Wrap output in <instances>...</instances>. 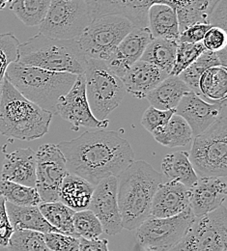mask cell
<instances>
[{
  "instance_id": "cell-42",
  "label": "cell",
  "mask_w": 227,
  "mask_h": 251,
  "mask_svg": "<svg viewBox=\"0 0 227 251\" xmlns=\"http://www.w3.org/2000/svg\"><path fill=\"white\" fill-rule=\"evenodd\" d=\"M227 0H217L213 5L208 17V24L212 26L222 27L227 30Z\"/></svg>"
},
{
  "instance_id": "cell-7",
  "label": "cell",
  "mask_w": 227,
  "mask_h": 251,
  "mask_svg": "<svg viewBox=\"0 0 227 251\" xmlns=\"http://www.w3.org/2000/svg\"><path fill=\"white\" fill-rule=\"evenodd\" d=\"M86 97L93 115L99 120L107 119L126 96L124 83L103 60L87 58L84 72Z\"/></svg>"
},
{
  "instance_id": "cell-11",
  "label": "cell",
  "mask_w": 227,
  "mask_h": 251,
  "mask_svg": "<svg viewBox=\"0 0 227 251\" xmlns=\"http://www.w3.org/2000/svg\"><path fill=\"white\" fill-rule=\"evenodd\" d=\"M172 251H227V203L195 217L185 237Z\"/></svg>"
},
{
  "instance_id": "cell-6",
  "label": "cell",
  "mask_w": 227,
  "mask_h": 251,
  "mask_svg": "<svg viewBox=\"0 0 227 251\" xmlns=\"http://www.w3.org/2000/svg\"><path fill=\"white\" fill-rule=\"evenodd\" d=\"M190 160L198 177L227 175V110L195 135Z\"/></svg>"
},
{
  "instance_id": "cell-26",
  "label": "cell",
  "mask_w": 227,
  "mask_h": 251,
  "mask_svg": "<svg viewBox=\"0 0 227 251\" xmlns=\"http://www.w3.org/2000/svg\"><path fill=\"white\" fill-rule=\"evenodd\" d=\"M201 98L209 102L222 101L227 97V69L217 65L206 69L198 82Z\"/></svg>"
},
{
  "instance_id": "cell-3",
  "label": "cell",
  "mask_w": 227,
  "mask_h": 251,
  "mask_svg": "<svg viewBox=\"0 0 227 251\" xmlns=\"http://www.w3.org/2000/svg\"><path fill=\"white\" fill-rule=\"evenodd\" d=\"M52 114L27 100L4 77L0 91V133L32 141L48 133Z\"/></svg>"
},
{
  "instance_id": "cell-16",
  "label": "cell",
  "mask_w": 227,
  "mask_h": 251,
  "mask_svg": "<svg viewBox=\"0 0 227 251\" xmlns=\"http://www.w3.org/2000/svg\"><path fill=\"white\" fill-rule=\"evenodd\" d=\"M152 39L147 26H133L104 62L115 75L122 77L130 66L140 59Z\"/></svg>"
},
{
  "instance_id": "cell-45",
  "label": "cell",
  "mask_w": 227,
  "mask_h": 251,
  "mask_svg": "<svg viewBox=\"0 0 227 251\" xmlns=\"http://www.w3.org/2000/svg\"><path fill=\"white\" fill-rule=\"evenodd\" d=\"M8 5V2L6 0H0V10H3Z\"/></svg>"
},
{
  "instance_id": "cell-30",
  "label": "cell",
  "mask_w": 227,
  "mask_h": 251,
  "mask_svg": "<svg viewBox=\"0 0 227 251\" xmlns=\"http://www.w3.org/2000/svg\"><path fill=\"white\" fill-rule=\"evenodd\" d=\"M51 0H12L10 10L27 26H38L45 19Z\"/></svg>"
},
{
  "instance_id": "cell-10",
  "label": "cell",
  "mask_w": 227,
  "mask_h": 251,
  "mask_svg": "<svg viewBox=\"0 0 227 251\" xmlns=\"http://www.w3.org/2000/svg\"><path fill=\"white\" fill-rule=\"evenodd\" d=\"M195 218L190 206L173 217L148 218L135 229V248L142 251H172L185 237Z\"/></svg>"
},
{
  "instance_id": "cell-20",
  "label": "cell",
  "mask_w": 227,
  "mask_h": 251,
  "mask_svg": "<svg viewBox=\"0 0 227 251\" xmlns=\"http://www.w3.org/2000/svg\"><path fill=\"white\" fill-rule=\"evenodd\" d=\"M1 178L35 188L36 153L31 148H25L6 154L2 164Z\"/></svg>"
},
{
  "instance_id": "cell-5",
  "label": "cell",
  "mask_w": 227,
  "mask_h": 251,
  "mask_svg": "<svg viewBox=\"0 0 227 251\" xmlns=\"http://www.w3.org/2000/svg\"><path fill=\"white\" fill-rule=\"evenodd\" d=\"M19 62L53 72L84 74L87 66L78 40L37 34L19 46Z\"/></svg>"
},
{
  "instance_id": "cell-8",
  "label": "cell",
  "mask_w": 227,
  "mask_h": 251,
  "mask_svg": "<svg viewBox=\"0 0 227 251\" xmlns=\"http://www.w3.org/2000/svg\"><path fill=\"white\" fill-rule=\"evenodd\" d=\"M133 26L123 15H101L84 29L78 42L87 58L105 61Z\"/></svg>"
},
{
  "instance_id": "cell-9",
  "label": "cell",
  "mask_w": 227,
  "mask_h": 251,
  "mask_svg": "<svg viewBox=\"0 0 227 251\" xmlns=\"http://www.w3.org/2000/svg\"><path fill=\"white\" fill-rule=\"evenodd\" d=\"M94 20L85 0H51L39 33L57 39L78 40Z\"/></svg>"
},
{
  "instance_id": "cell-29",
  "label": "cell",
  "mask_w": 227,
  "mask_h": 251,
  "mask_svg": "<svg viewBox=\"0 0 227 251\" xmlns=\"http://www.w3.org/2000/svg\"><path fill=\"white\" fill-rule=\"evenodd\" d=\"M38 207L50 225L63 234L79 238L74 227V210L66 206L61 201L42 202Z\"/></svg>"
},
{
  "instance_id": "cell-38",
  "label": "cell",
  "mask_w": 227,
  "mask_h": 251,
  "mask_svg": "<svg viewBox=\"0 0 227 251\" xmlns=\"http://www.w3.org/2000/svg\"><path fill=\"white\" fill-rule=\"evenodd\" d=\"M45 242L49 251H77L79 246L77 237L60 232L46 233Z\"/></svg>"
},
{
  "instance_id": "cell-39",
  "label": "cell",
  "mask_w": 227,
  "mask_h": 251,
  "mask_svg": "<svg viewBox=\"0 0 227 251\" xmlns=\"http://www.w3.org/2000/svg\"><path fill=\"white\" fill-rule=\"evenodd\" d=\"M206 50L217 52L227 47V32L226 29L218 26H212L206 32L201 41Z\"/></svg>"
},
{
  "instance_id": "cell-23",
  "label": "cell",
  "mask_w": 227,
  "mask_h": 251,
  "mask_svg": "<svg viewBox=\"0 0 227 251\" xmlns=\"http://www.w3.org/2000/svg\"><path fill=\"white\" fill-rule=\"evenodd\" d=\"M191 89L179 77L168 75L153 90L146 95L145 99L150 104L158 109H175L182 97Z\"/></svg>"
},
{
  "instance_id": "cell-46",
  "label": "cell",
  "mask_w": 227,
  "mask_h": 251,
  "mask_svg": "<svg viewBox=\"0 0 227 251\" xmlns=\"http://www.w3.org/2000/svg\"><path fill=\"white\" fill-rule=\"evenodd\" d=\"M6 1H7V2H8V5H9V4H10V3H11V2H12V0H6Z\"/></svg>"
},
{
  "instance_id": "cell-1",
  "label": "cell",
  "mask_w": 227,
  "mask_h": 251,
  "mask_svg": "<svg viewBox=\"0 0 227 251\" xmlns=\"http://www.w3.org/2000/svg\"><path fill=\"white\" fill-rule=\"evenodd\" d=\"M69 172L96 186L102 179L118 176L134 160L130 142L117 131L99 128L57 144Z\"/></svg>"
},
{
  "instance_id": "cell-40",
  "label": "cell",
  "mask_w": 227,
  "mask_h": 251,
  "mask_svg": "<svg viewBox=\"0 0 227 251\" xmlns=\"http://www.w3.org/2000/svg\"><path fill=\"white\" fill-rule=\"evenodd\" d=\"M211 25L206 23H195L180 32L179 42L182 43H198L201 42L210 28Z\"/></svg>"
},
{
  "instance_id": "cell-14",
  "label": "cell",
  "mask_w": 227,
  "mask_h": 251,
  "mask_svg": "<svg viewBox=\"0 0 227 251\" xmlns=\"http://www.w3.org/2000/svg\"><path fill=\"white\" fill-rule=\"evenodd\" d=\"M88 209L97 217L104 233L109 236L123 230L117 198V177L109 176L95 186Z\"/></svg>"
},
{
  "instance_id": "cell-22",
  "label": "cell",
  "mask_w": 227,
  "mask_h": 251,
  "mask_svg": "<svg viewBox=\"0 0 227 251\" xmlns=\"http://www.w3.org/2000/svg\"><path fill=\"white\" fill-rule=\"evenodd\" d=\"M95 186L85 179L69 172L59 189V201L75 212L89 207Z\"/></svg>"
},
{
  "instance_id": "cell-17",
  "label": "cell",
  "mask_w": 227,
  "mask_h": 251,
  "mask_svg": "<svg viewBox=\"0 0 227 251\" xmlns=\"http://www.w3.org/2000/svg\"><path fill=\"white\" fill-rule=\"evenodd\" d=\"M190 190V207L195 217L205 215L227 201V176L198 177Z\"/></svg>"
},
{
  "instance_id": "cell-28",
  "label": "cell",
  "mask_w": 227,
  "mask_h": 251,
  "mask_svg": "<svg viewBox=\"0 0 227 251\" xmlns=\"http://www.w3.org/2000/svg\"><path fill=\"white\" fill-rule=\"evenodd\" d=\"M178 43V41L164 38H153L140 59L157 66L169 75L175 61Z\"/></svg>"
},
{
  "instance_id": "cell-37",
  "label": "cell",
  "mask_w": 227,
  "mask_h": 251,
  "mask_svg": "<svg viewBox=\"0 0 227 251\" xmlns=\"http://www.w3.org/2000/svg\"><path fill=\"white\" fill-rule=\"evenodd\" d=\"M174 113L175 109L162 110L150 105L142 115L141 125L152 134L164 127Z\"/></svg>"
},
{
  "instance_id": "cell-41",
  "label": "cell",
  "mask_w": 227,
  "mask_h": 251,
  "mask_svg": "<svg viewBox=\"0 0 227 251\" xmlns=\"http://www.w3.org/2000/svg\"><path fill=\"white\" fill-rule=\"evenodd\" d=\"M13 232L14 228L6 210V200L0 195V250H5Z\"/></svg>"
},
{
  "instance_id": "cell-34",
  "label": "cell",
  "mask_w": 227,
  "mask_h": 251,
  "mask_svg": "<svg viewBox=\"0 0 227 251\" xmlns=\"http://www.w3.org/2000/svg\"><path fill=\"white\" fill-rule=\"evenodd\" d=\"M206 50L202 42L198 43H182L179 42L176 50L175 61L169 75H179L192 63Z\"/></svg>"
},
{
  "instance_id": "cell-32",
  "label": "cell",
  "mask_w": 227,
  "mask_h": 251,
  "mask_svg": "<svg viewBox=\"0 0 227 251\" xmlns=\"http://www.w3.org/2000/svg\"><path fill=\"white\" fill-rule=\"evenodd\" d=\"M217 65H221L217 53L205 50L203 53L200 54V56L195 62L192 63L186 70H184L179 75V77L188 85L191 91L201 97L198 87L199 78L206 69Z\"/></svg>"
},
{
  "instance_id": "cell-43",
  "label": "cell",
  "mask_w": 227,
  "mask_h": 251,
  "mask_svg": "<svg viewBox=\"0 0 227 251\" xmlns=\"http://www.w3.org/2000/svg\"><path fill=\"white\" fill-rule=\"evenodd\" d=\"M79 251H108V241L95 239H85L83 237L78 238Z\"/></svg>"
},
{
  "instance_id": "cell-24",
  "label": "cell",
  "mask_w": 227,
  "mask_h": 251,
  "mask_svg": "<svg viewBox=\"0 0 227 251\" xmlns=\"http://www.w3.org/2000/svg\"><path fill=\"white\" fill-rule=\"evenodd\" d=\"M6 210L14 230L28 229L44 234L50 232H60L45 219L38 205L18 206L6 201Z\"/></svg>"
},
{
  "instance_id": "cell-36",
  "label": "cell",
  "mask_w": 227,
  "mask_h": 251,
  "mask_svg": "<svg viewBox=\"0 0 227 251\" xmlns=\"http://www.w3.org/2000/svg\"><path fill=\"white\" fill-rule=\"evenodd\" d=\"M20 44L13 33L0 34V91L8 66L18 61Z\"/></svg>"
},
{
  "instance_id": "cell-21",
  "label": "cell",
  "mask_w": 227,
  "mask_h": 251,
  "mask_svg": "<svg viewBox=\"0 0 227 251\" xmlns=\"http://www.w3.org/2000/svg\"><path fill=\"white\" fill-rule=\"evenodd\" d=\"M147 27L153 38L179 42L180 29L176 7L162 2L151 4L147 11Z\"/></svg>"
},
{
  "instance_id": "cell-18",
  "label": "cell",
  "mask_w": 227,
  "mask_h": 251,
  "mask_svg": "<svg viewBox=\"0 0 227 251\" xmlns=\"http://www.w3.org/2000/svg\"><path fill=\"white\" fill-rule=\"evenodd\" d=\"M190 206V190L175 180L162 182L152 201L151 218H169L179 215Z\"/></svg>"
},
{
  "instance_id": "cell-4",
  "label": "cell",
  "mask_w": 227,
  "mask_h": 251,
  "mask_svg": "<svg viewBox=\"0 0 227 251\" xmlns=\"http://www.w3.org/2000/svg\"><path fill=\"white\" fill-rule=\"evenodd\" d=\"M5 77L27 100L56 115L59 98L71 89L77 75L49 71L15 61L8 66Z\"/></svg>"
},
{
  "instance_id": "cell-13",
  "label": "cell",
  "mask_w": 227,
  "mask_h": 251,
  "mask_svg": "<svg viewBox=\"0 0 227 251\" xmlns=\"http://www.w3.org/2000/svg\"><path fill=\"white\" fill-rule=\"evenodd\" d=\"M57 114L69 122L75 131H77L80 126L99 129L105 128L109 124L107 119H97L91 111L86 97L84 74L77 75L71 89L59 98L56 105Z\"/></svg>"
},
{
  "instance_id": "cell-15",
  "label": "cell",
  "mask_w": 227,
  "mask_h": 251,
  "mask_svg": "<svg viewBox=\"0 0 227 251\" xmlns=\"http://www.w3.org/2000/svg\"><path fill=\"white\" fill-rule=\"evenodd\" d=\"M226 110L227 100L209 102L190 91L184 95L175 108V113L182 116L191 126L195 136L212 125Z\"/></svg>"
},
{
  "instance_id": "cell-25",
  "label": "cell",
  "mask_w": 227,
  "mask_h": 251,
  "mask_svg": "<svg viewBox=\"0 0 227 251\" xmlns=\"http://www.w3.org/2000/svg\"><path fill=\"white\" fill-rule=\"evenodd\" d=\"M162 174L168 180H175L192 188L198 179L190 160L189 152L179 151L166 155L162 162Z\"/></svg>"
},
{
  "instance_id": "cell-27",
  "label": "cell",
  "mask_w": 227,
  "mask_h": 251,
  "mask_svg": "<svg viewBox=\"0 0 227 251\" xmlns=\"http://www.w3.org/2000/svg\"><path fill=\"white\" fill-rule=\"evenodd\" d=\"M152 135L158 143L168 148L188 146L194 136L188 122L176 113L170 117L164 127L152 133Z\"/></svg>"
},
{
  "instance_id": "cell-44",
  "label": "cell",
  "mask_w": 227,
  "mask_h": 251,
  "mask_svg": "<svg viewBox=\"0 0 227 251\" xmlns=\"http://www.w3.org/2000/svg\"><path fill=\"white\" fill-rule=\"evenodd\" d=\"M216 53H217V55H218V57H219V59H220L221 65H222V66H225V67H227V48L224 49V50H220V51H217Z\"/></svg>"
},
{
  "instance_id": "cell-12",
  "label": "cell",
  "mask_w": 227,
  "mask_h": 251,
  "mask_svg": "<svg viewBox=\"0 0 227 251\" xmlns=\"http://www.w3.org/2000/svg\"><path fill=\"white\" fill-rule=\"evenodd\" d=\"M69 173L64 155L55 144L40 146L36 153V183L42 202L59 201V189Z\"/></svg>"
},
{
  "instance_id": "cell-31",
  "label": "cell",
  "mask_w": 227,
  "mask_h": 251,
  "mask_svg": "<svg viewBox=\"0 0 227 251\" xmlns=\"http://www.w3.org/2000/svg\"><path fill=\"white\" fill-rule=\"evenodd\" d=\"M0 195L7 202L18 206H37L42 203L41 197L34 187L3 179L0 180Z\"/></svg>"
},
{
  "instance_id": "cell-19",
  "label": "cell",
  "mask_w": 227,
  "mask_h": 251,
  "mask_svg": "<svg viewBox=\"0 0 227 251\" xmlns=\"http://www.w3.org/2000/svg\"><path fill=\"white\" fill-rule=\"evenodd\" d=\"M167 75L157 66L139 59L130 66L121 79L127 93L137 99H145Z\"/></svg>"
},
{
  "instance_id": "cell-35",
  "label": "cell",
  "mask_w": 227,
  "mask_h": 251,
  "mask_svg": "<svg viewBox=\"0 0 227 251\" xmlns=\"http://www.w3.org/2000/svg\"><path fill=\"white\" fill-rule=\"evenodd\" d=\"M74 227L77 235L85 239L99 238L103 232L100 220L89 209L75 212Z\"/></svg>"
},
{
  "instance_id": "cell-2",
  "label": "cell",
  "mask_w": 227,
  "mask_h": 251,
  "mask_svg": "<svg viewBox=\"0 0 227 251\" xmlns=\"http://www.w3.org/2000/svg\"><path fill=\"white\" fill-rule=\"evenodd\" d=\"M162 182V174L144 160H133L117 176L123 229L134 231L150 218L154 194Z\"/></svg>"
},
{
  "instance_id": "cell-33",
  "label": "cell",
  "mask_w": 227,
  "mask_h": 251,
  "mask_svg": "<svg viewBox=\"0 0 227 251\" xmlns=\"http://www.w3.org/2000/svg\"><path fill=\"white\" fill-rule=\"evenodd\" d=\"M4 251H46L49 249L45 242L44 233L28 229H16Z\"/></svg>"
}]
</instances>
